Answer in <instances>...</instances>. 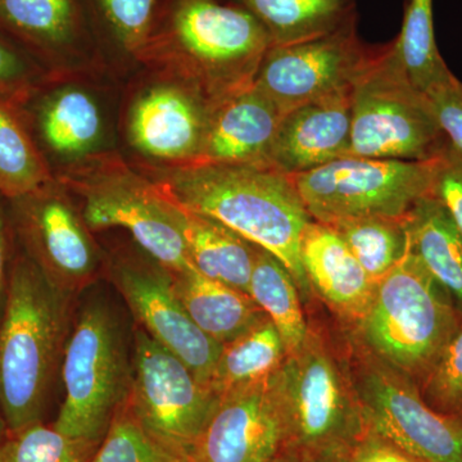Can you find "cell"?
<instances>
[{
  "label": "cell",
  "mask_w": 462,
  "mask_h": 462,
  "mask_svg": "<svg viewBox=\"0 0 462 462\" xmlns=\"http://www.w3.org/2000/svg\"><path fill=\"white\" fill-rule=\"evenodd\" d=\"M272 47L260 21L230 0H161L134 60L199 91L215 108L254 87Z\"/></svg>",
  "instance_id": "1"
},
{
  "label": "cell",
  "mask_w": 462,
  "mask_h": 462,
  "mask_svg": "<svg viewBox=\"0 0 462 462\" xmlns=\"http://www.w3.org/2000/svg\"><path fill=\"white\" fill-rule=\"evenodd\" d=\"M173 205L206 216L278 258L311 300L300 240L314 218L293 178L267 165H199L157 170L147 175Z\"/></svg>",
  "instance_id": "2"
},
{
  "label": "cell",
  "mask_w": 462,
  "mask_h": 462,
  "mask_svg": "<svg viewBox=\"0 0 462 462\" xmlns=\"http://www.w3.org/2000/svg\"><path fill=\"white\" fill-rule=\"evenodd\" d=\"M69 298L17 243L0 320V412L8 433L44 419L69 337Z\"/></svg>",
  "instance_id": "3"
},
{
  "label": "cell",
  "mask_w": 462,
  "mask_h": 462,
  "mask_svg": "<svg viewBox=\"0 0 462 462\" xmlns=\"http://www.w3.org/2000/svg\"><path fill=\"white\" fill-rule=\"evenodd\" d=\"M267 385L281 416L282 451L302 462L348 452L366 430L345 357L316 328Z\"/></svg>",
  "instance_id": "4"
},
{
  "label": "cell",
  "mask_w": 462,
  "mask_h": 462,
  "mask_svg": "<svg viewBox=\"0 0 462 462\" xmlns=\"http://www.w3.org/2000/svg\"><path fill=\"white\" fill-rule=\"evenodd\" d=\"M461 324L452 298L409 248L376 282L366 314L349 333L420 388Z\"/></svg>",
  "instance_id": "5"
},
{
  "label": "cell",
  "mask_w": 462,
  "mask_h": 462,
  "mask_svg": "<svg viewBox=\"0 0 462 462\" xmlns=\"http://www.w3.org/2000/svg\"><path fill=\"white\" fill-rule=\"evenodd\" d=\"M81 199L90 230L124 227L149 257L170 273L189 269L179 208L160 193L147 175L120 157L94 153L76 161L57 180Z\"/></svg>",
  "instance_id": "6"
},
{
  "label": "cell",
  "mask_w": 462,
  "mask_h": 462,
  "mask_svg": "<svg viewBox=\"0 0 462 462\" xmlns=\"http://www.w3.org/2000/svg\"><path fill=\"white\" fill-rule=\"evenodd\" d=\"M65 400L54 428L60 433L102 442L132 384L123 330L105 303H88L67 337L62 364Z\"/></svg>",
  "instance_id": "7"
},
{
  "label": "cell",
  "mask_w": 462,
  "mask_h": 462,
  "mask_svg": "<svg viewBox=\"0 0 462 462\" xmlns=\"http://www.w3.org/2000/svg\"><path fill=\"white\" fill-rule=\"evenodd\" d=\"M348 156L430 161L448 149L427 94L413 87L391 42L352 90Z\"/></svg>",
  "instance_id": "8"
},
{
  "label": "cell",
  "mask_w": 462,
  "mask_h": 462,
  "mask_svg": "<svg viewBox=\"0 0 462 462\" xmlns=\"http://www.w3.org/2000/svg\"><path fill=\"white\" fill-rule=\"evenodd\" d=\"M343 351L366 428L420 462H462V419L431 409L420 388L351 333Z\"/></svg>",
  "instance_id": "9"
},
{
  "label": "cell",
  "mask_w": 462,
  "mask_h": 462,
  "mask_svg": "<svg viewBox=\"0 0 462 462\" xmlns=\"http://www.w3.org/2000/svg\"><path fill=\"white\" fill-rule=\"evenodd\" d=\"M440 157L400 161L346 156L291 178L307 211L319 223L366 216L403 218L419 200L433 194Z\"/></svg>",
  "instance_id": "10"
},
{
  "label": "cell",
  "mask_w": 462,
  "mask_h": 462,
  "mask_svg": "<svg viewBox=\"0 0 462 462\" xmlns=\"http://www.w3.org/2000/svg\"><path fill=\"white\" fill-rule=\"evenodd\" d=\"M126 404L143 427L163 443L191 455L217 407V394L187 364L138 328Z\"/></svg>",
  "instance_id": "11"
},
{
  "label": "cell",
  "mask_w": 462,
  "mask_h": 462,
  "mask_svg": "<svg viewBox=\"0 0 462 462\" xmlns=\"http://www.w3.org/2000/svg\"><path fill=\"white\" fill-rule=\"evenodd\" d=\"M379 51L380 45L361 41L357 23L312 41L273 45L254 85L287 114L307 103L352 93Z\"/></svg>",
  "instance_id": "12"
},
{
  "label": "cell",
  "mask_w": 462,
  "mask_h": 462,
  "mask_svg": "<svg viewBox=\"0 0 462 462\" xmlns=\"http://www.w3.org/2000/svg\"><path fill=\"white\" fill-rule=\"evenodd\" d=\"M8 202L18 245L57 288L71 296L94 281L98 248L60 182Z\"/></svg>",
  "instance_id": "13"
},
{
  "label": "cell",
  "mask_w": 462,
  "mask_h": 462,
  "mask_svg": "<svg viewBox=\"0 0 462 462\" xmlns=\"http://www.w3.org/2000/svg\"><path fill=\"white\" fill-rule=\"evenodd\" d=\"M111 278L143 329L209 387L223 345L191 320L173 291L169 270L151 257L124 256L111 264Z\"/></svg>",
  "instance_id": "14"
},
{
  "label": "cell",
  "mask_w": 462,
  "mask_h": 462,
  "mask_svg": "<svg viewBox=\"0 0 462 462\" xmlns=\"http://www.w3.org/2000/svg\"><path fill=\"white\" fill-rule=\"evenodd\" d=\"M212 109L199 91L160 78L134 100L130 143L166 169L190 165L202 149Z\"/></svg>",
  "instance_id": "15"
},
{
  "label": "cell",
  "mask_w": 462,
  "mask_h": 462,
  "mask_svg": "<svg viewBox=\"0 0 462 462\" xmlns=\"http://www.w3.org/2000/svg\"><path fill=\"white\" fill-rule=\"evenodd\" d=\"M267 382L220 398L191 451L190 462L276 460L284 438Z\"/></svg>",
  "instance_id": "16"
},
{
  "label": "cell",
  "mask_w": 462,
  "mask_h": 462,
  "mask_svg": "<svg viewBox=\"0 0 462 462\" xmlns=\"http://www.w3.org/2000/svg\"><path fill=\"white\" fill-rule=\"evenodd\" d=\"M351 118L352 93L291 109L279 125L266 165L297 176L348 156Z\"/></svg>",
  "instance_id": "17"
},
{
  "label": "cell",
  "mask_w": 462,
  "mask_h": 462,
  "mask_svg": "<svg viewBox=\"0 0 462 462\" xmlns=\"http://www.w3.org/2000/svg\"><path fill=\"white\" fill-rule=\"evenodd\" d=\"M284 115L256 85L224 100L212 109L199 157L185 167L266 165Z\"/></svg>",
  "instance_id": "18"
},
{
  "label": "cell",
  "mask_w": 462,
  "mask_h": 462,
  "mask_svg": "<svg viewBox=\"0 0 462 462\" xmlns=\"http://www.w3.org/2000/svg\"><path fill=\"white\" fill-rule=\"evenodd\" d=\"M0 32L51 60L84 56L98 45L87 0H0Z\"/></svg>",
  "instance_id": "19"
},
{
  "label": "cell",
  "mask_w": 462,
  "mask_h": 462,
  "mask_svg": "<svg viewBox=\"0 0 462 462\" xmlns=\"http://www.w3.org/2000/svg\"><path fill=\"white\" fill-rule=\"evenodd\" d=\"M300 260L312 291L348 327L366 314L376 282L328 225L312 220L300 240Z\"/></svg>",
  "instance_id": "20"
},
{
  "label": "cell",
  "mask_w": 462,
  "mask_h": 462,
  "mask_svg": "<svg viewBox=\"0 0 462 462\" xmlns=\"http://www.w3.org/2000/svg\"><path fill=\"white\" fill-rule=\"evenodd\" d=\"M176 207L190 266L211 281L249 294L257 245L218 221Z\"/></svg>",
  "instance_id": "21"
},
{
  "label": "cell",
  "mask_w": 462,
  "mask_h": 462,
  "mask_svg": "<svg viewBox=\"0 0 462 462\" xmlns=\"http://www.w3.org/2000/svg\"><path fill=\"white\" fill-rule=\"evenodd\" d=\"M170 273L173 291L191 320L220 345L236 339L267 318L249 294L211 281L193 267Z\"/></svg>",
  "instance_id": "22"
},
{
  "label": "cell",
  "mask_w": 462,
  "mask_h": 462,
  "mask_svg": "<svg viewBox=\"0 0 462 462\" xmlns=\"http://www.w3.org/2000/svg\"><path fill=\"white\" fill-rule=\"evenodd\" d=\"M410 251L462 314V236L445 206L424 197L404 217Z\"/></svg>",
  "instance_id": "23"
},
{
  "label": "cell",
  "mask_w": 462,
  "mask_h": 462,
  "mask_svg": "<svg viewBox=\"0 0 462 462\" xmlns=\"http://www.w3.org/2000/svg\"><path fill=\"white\" fill-rule=\"evenodd\" d=\"M38 127L50 151L76 162L96 153L105 132V120L89 91L63 87L42 100Z\"/></svg>",
  "instance_id": "24"
},
{
  "label": "cell",
  "mask_w": 462,
  "mask_h": 462,
  "mask_svg": "<svg viewBox=\"0 0 462 462\" xmlns=\"http://www.w3.org/2000/svg\"><path fill=\"white\" fill-rule=\"evenodd\" d=\"M260 21L273 45L312 41L357 23L356 0H230Z\"/></svg>",
  "instance_id": "25"
},
{
  "label": "cell",
  "mask_w": 462,
  "mask_h": 462,
  "mask_svg": "<svg viewBox=\"0 0 462 462\" xmlns=\"http://www.w3.org/2000/svg\"><path fill=\"white\" fill-rule=\"evenodd\" d=\"M287 357L279 330L269 318L225 343L209 387L218 398L267 382Z\"/></svg>",
  "instance_id": "26"
},
{
  "label": "cell",
  "mask_w": 462,
  "mask_h": 462,
  "mask_svg": "<svg viewBox=\"0 0 462 462\" xmlns=\"http://www.w3.org/2000/svg\"><path fill=\"white\" fill-rule=\"evenodd\" d=\"M249 296L281 333L287 355L296 352L311 328L303 311L302 298L284 263L261 247L249 282Z\"/></svg>",
  "instance_id": "27"
},
{
  "label": "cell",
  "mask_w": 462,
  "mask_h": 462,
  "mask_svg": "<svg viewBox=\"0 0 462 462\" xmlns=\"http://www.w3.org/2000/svg\"><path fill=\"white\" fill-rule=\"evenodd\" d=\"M391 45L404 74L424 94L454 76L438 50L433 0H409L402 29Z\"/></svg>",
  "instance_id": "28"
},
{
  "label": "cell",
  "mask_w": 462,
  "mask_h": 462,
  "mask_svg": "<svg viewBox=\"0 0 462 462\" xmlns=\"http://www.w3.org/2000/svg\"><path fill=\"white\" fill-rule=\"evenodd\" d=\"M54 179L32 141L16 106L0 103V194L20 199L47 187Z\"/></svg>",
  "instance_id": "29"
},
{
  "label": "cell",
  "mask_w": 462,
  "mask_h": 462,
  "mask_svg": "<svg viewBox=\"0 0 462 462\" xmlns=\"http://www.w3.org/2000/svg\"><path fill=\"white\" fill-rule=\"evenodd\" d=\"M331 227L374 282H378L406 254L409 249L403 218L366 216L340 218L325 224Z\"/></svg>",
  "instance_id": "30"
},
{
  "label": "cell",
  "mask_w": 462,
  "mask_h": 462,
  "mask_svg": "<svg viewBox=\"0 0 462 462\" xmlns=\"http://www.w3.org/2000/svg\"><path fill=\"white\" fill-rule=\"evenodd\" d=\"M97 41L135 58L153 25L161 0H87Z\"/></svg>",
  "instance_id": "31"
},
{
  "label": "cell",
  "mask_w": 462,
  "mask_h": 462,
  "mask_svg": "<svg viewBox=\"0 0 462 462\" xmlns=\"http://www.w3.org/2000/svg\"><path fill=\"white\" fill-rule=\"evenodd\" d=\"M90 462H190V456L149 433L125 401Z\"/></svg>",
  "instance_id": "32"
},
{
  "label": "cell",
  "mask_w": 462,
  "mask_h": 462,
  "mask_svg": "<svg viewBox=\"0 0 462 462\" xmlns=\"http://www.w3.org/2000/svg\"><path fill=\"white\" fill-rule=\"evenodd\" d=\"M99 445L38 422L8 433L0 443V462H90Z\"/></svg>",
  "instance_id": "33"
},
{
  "label": "cell",
  "mask_w": 462,
  "mask_h": 462,
  "mask_svg": "<svg viewBox=\"0 0 462 462\" xmlns=\"http://www.w3.org/2000/svg\"><path fill=\"white\" fill-rule=\"evenodd\" d=\"M420 392L437 412L462 419V324L420 385Z\"/></svg>",
  "instance_id": "34"
},
{
  "label": "cell",
  "mask_w": 462,
  "mask_h": 462,
  "mask_svg": "<svg viewBox=\"0 0 462 462\" xmlns=\"http://www.w3.org/2000/svg\"><path fill=\"white\" fill-rule=\"evenodd\" d=\"M29 51L0 32V103L20 107L35 88Z\"/></svg>",
  "instance_id": "35"
},
{
  "label": "cell",
  "mask_w": 462,
  "mask_h": 462,
  "mask_svg": "<svg viewBox=\"0 0 462 462\" xmlns=\"http://www.w3.org/2000/svg\"><path fill=\"white\" fill-rule=\"evenodd\" d=\"M437 123L449 148L462 157V83L452 76L447 83L427 94Z\"/></svg>",
  "instance_id": "36"
},
{
  "label": "cell",
  "mask_w": 462,
  "mask_h": 462,
  "mask_svg": "<svg viewBox=\"0 0 462 462\" xmlns=\"http://www.w3.org/2000/svg\"><path fill=\"white\" fill-rule=\"evenodd\" d=\"M433 196L445 206L462 236V157L449 147L440 157Z\"/></svg>",
  "instance_id": "37"
},
{
  "label": "cell",
  "mask_w": 462,
  "mask_h": 462,
  "mask_svg": "<svg viewBox=\"0 0 462 462\" xmlns=\"http://www.w3.org/2000/svg\"><path fill=\"white\" fill-rule=\"evenodd\" d=\"M346 456L349 462H420L369 428L356 440Z\"/></svg>",
  "instance_id": "38"
},
{
  "label": "cell",
  "mask_w": 462,
  "mask_h": 462,
  "mask_svg": "<svg viewBox=\"0 0 462 462\" xmlns=\"http://www.w3.org/2000/svg\"><path fill=\"white\" fill-rule=\"evenodd\" d=\"M17 240L7 199L0 194V320L5 312Z\"/></svg>",
  "instance_id": "39"
},
{
  "label": "cell",
  "mask_w": 462,
  "mask_h": 462,
  "mask_svg": "<svg viewBox=\"0 0 462 462\" xmlns=\"http://www.w3.org/2000/svg\"><path fill=\"white\" fill-rule=\"evenodd\" d=\"M310 462H349L346 452H338V454H331L320 456V457L314 458Z\"/></svg>",
  "instance_id": "40"
},
{
  "label": "cell",
  "mask_w": 462,
  "mask_h": 462,
  "mask_svg": "<svg viewBox=\"0 0 462 462\" xmlns=\"http://www.w3.org/2000/svg\"><path fill=\"white\" fill-rule=\"evenodd\" d=\"M273 462H302L300 458H297L296 456L288 454V452L282 451V454L276 457V460Z\"/></svg>",
  "instance_id": "41"
},
{
  "label": "cell",
  "mask_w": 462,
  "mask_h": 462,
  "mask_svg": "<svg viewBox=\"0 0 462 462\" xmlns=\"http://www.w3.org/2000/svg\"><path fill=\"white\" fill-rule=\"evenodd\" d=\"M8 436V428L5 424V418H3L2 412H0V443L5 440V438Z\"/></svg>",
  "instance_id": "42"
}]
</instances>
